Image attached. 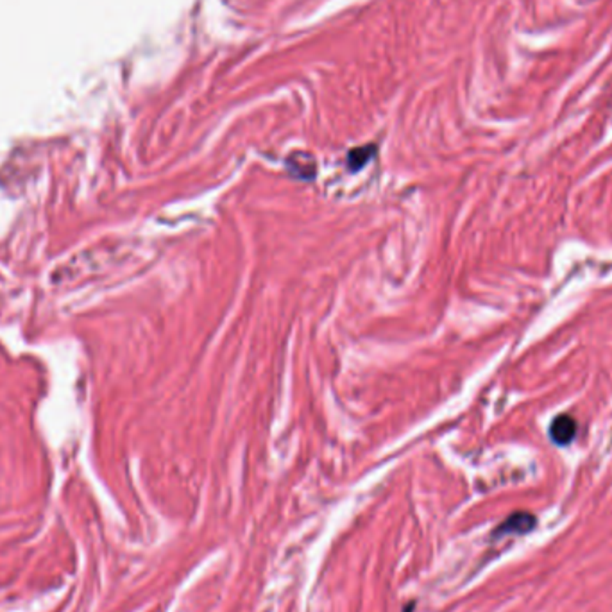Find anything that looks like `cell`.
<instances>
[{
  "mask_svg": "<svg viewBox=\"0 0 612 612\" xmlns=\"http://www.w3.org/2000/svg\"><path fill=\"white\" fill-rule=\"evenodd\" d=\"M373 154H374L373 147L357 149V151H353L350 156H348V165H350V169L351 170L361 169V167L369 161V158L373 156Z\"/></svg>",
  "mask_w": 612,
  "mask_h": 612,
  "instance_id": "3",
  "label": "cell"
},
{
  "mask_svg": "<svg viewBox=\"0 0 612 612\" xmlns=\"http://www.w3.org/2000/svg\"><path fill=\"white\" fill-rule=\"evenodd\" d=\"M414 609H415V604H414V602H410V604L403 607L401 612H414Z\"/></svg>",
  "mask_w": 612,
  "mask_h": 612,
  "instance_id": "4",
  "label": "cell"
},
{
  "mask_svg": "<svg viewBox=\"0 0 612 612\" xmlns=\"http://www.w3.org/2000/svg\"><path fill=\"white\" fill-rule=\"evenodd\" d=\"M576 435V423L569 415H559L555 417L550 426V437L555 444L566 446L572 442Z\"/></svg>",
  "mask_w": 612,
  "mask_h": 612,
  "instance_id": "2",
  "label": "cell"
},
{
  "mask_svg": "<svg viewBox=\"0 0 612 612\" xmlns=\"http://www.w3.org/2000/svg\"><path fill=\"white\" fill-rule=\"evenodd\" d=\"M535 526V518L528 512H516L505 519L502 525L494 530V537H502V535L510 534H526Z\"/></svg>",
  "mask_w": 612,
  "mask_h": 612,
  "instance_id": "1",
  "label": "cell"
}]
</instances>
